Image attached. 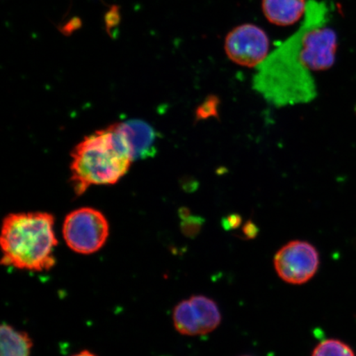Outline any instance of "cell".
Here are the masks:
<instances>
[{"mask_svg":"<svg viewBox=\"0 0 356 356\" xmlns=\"http://www.w3.org/2000/svg\"><path fill=\"white\" fill-rule=\"evenodd\" d=\"M72 356H97L96 355L90 353V351L88 350H83L81 353H79L78 354H75Z\"/></svg>","mask_w":356,"mask_h":356,"instance_id":"ac0fdd59","label":"cell"},{"mask_svg":"<svg viewBox=\"0 0 356 356\" xmlns=\"http://www.w3.org/2000/svg\"><path fill=\"white\" fill-rule=\"evenodd\" d=\"M120 20H121V15H120L119 7L111 6L105 15L106 28L109 34L111 33V30L117 28Z\"/></svg>","mask_w":356,"mask_h":356,"instance_id":"5bb4252c","label":"cell"},{"mask_svg":"<svg viewBox=\"0 0 356 356\" xmlns=\"http://www.w3.org/2000/svg\"><path fill=\"white\" fill-rule=\"evenodd\" d=\"M1 356H30L33 341L28 333L17 331L8 324L0 329Z\"/></svg>","mask_w":356,"mask_h":356,"instance_id":"30bf717a","label":"cell"},{"mask_svg":"<svg viewBox=\"0 0 356 356\" xmlns=\"http://www.w3.org/2000/svg\"><path fill=\"white\" fill-rule=\"evenodd\" d=\"M117 124L131 149L134 160L145 159L155 153L156 134L149 124L138 120Z\"/></svg>","mask_w":356,"mask_h":356,"instance_id":"ba28073f","label":"cell"},{"mask_svg":"<svg viewBox=\"0 0 356 356\" xmlns=\"http://www.w3.org/2000/svg\"><path fill=\"white\" fill-rule=\"evenodd\" d=\"M221 314L216 302L207 296H194L176 305L172 321L181 335H206L215 331L221 323Z\"/></svg>","mask_w":356,"mask_h":356,"instance_id":"8992f818","label":"cell"},{"mask_svg":"<svg viewBox=\"0 0 356 356\" xmlns=\"http://www.w3.org/2000/svg\"><path fill=\"white\" fill-rule=\"evenodd\" d=\"M133 161L117 124L92 134L73 150L70 168L74 193L80 195L92 186L117 184Z\"/></svg>","mask_w":356,"mask_h":356,"instance_id":"3957f363","label":"cell"},{"mask_svg":"<svg viewBox=\"0 0 356 356\" xmlns=\"http://www.w3.org/2000/svg\"><path fill=\"white\" fill-rule=\"evenodd\" d=\"M320 264L317 249L301 240L289 242L275 253L274 266L280 279L292 284L309 282L318 270Z\"/></svg>","mask_w":356,"mask_h":356,"instance_id":"5b68a950","label":"cell"},{"mask_svg":"<svg viewBox=\"0 0 356 356\" xmlns=\"http://www.w3.org/2000/svg\"><path fill=\"white\" fill-rule=\"evenodd\" d=\"M184 220L181 227L184 234L189 237L197 235L204 224V219L197 216H189L184 218Z\"/></svg>","mask_w":356,"mask_h":356,"instance_id":"4fadbf2b","label":"cell"},{"mask_svg":"<svg viewBox=\"0 0 356 356\" xmlns=\"http://www.w3.org/2000/svg\"><path fill=\"white\" fill-rule=\"evenodd\" d=\"M55 218L46 212L10 213L3 220L1 264L16 269L43 271L56 264Z\"/></svg>","mask_w":356,"mask_h":356,"instance_id":"7a4b0ae2","label":"cell"},{"mask_svg":"<svg viewBox=\"0 0 356 356\" xmlns=\"http://www.w3.org/2000/svg\"><path fill=\"white\" fill-rule=\"evenodd\" d=\"M270 42L265 31L254 24L236 26L226 35L225 51L231 61L257 68L269 56Z\"/></svg>","mask_w":356,"mask_h":356,"instance_id":"52a82bcc","label":"cell"},{"mask_svg":"<svg viewBox=\"0 0 356 356\" xmlns=\"http://www.w3.org/2000/svg\"><path fill=\"white\" fill-rule=\"evenodd\" d=\"M313 73L300 58L296 33L257 67L252 86L277 108L309 104L318 95Z\"/></svg>","mask_w":356,"mask_h":356,"instance_id":"6da1fadb","label":"cell"},{"mask_svg":"<svg viewBox=\"0 0 356 356\" xmlns=\"http://www.w3.org/2000/svg\"><path fill=\"white\" fill-rule=\"evenodd\" d=\"M63 236L71 250L83 255L92 254L106 243L109 222L96 209L80 208L65 217Z\"/></svg>","mask_w":356,"mask_h":356,"instance_id":"277c9868","label":"cell"},{"mask_svg":"<svg viewBox=\"0 0 356 356\" xmlns=\"http://www.w3.org/2000/svg\"><path fill=\"white\" fill-rule=\"evenodd\" d=\"M312 356H355L350 347L339 340H325L315 347Z\"/></svg>","mask_w":356,"mask_h":356,"instance_id":"8fae6325","label":"cell"},{"mask_svg":"<svg viewBox=\"0 0 356 356\" xmlns=\"http://www.w3.org/2000/svg\"><path fill=\"white\" fill-rule=\"evenodd\" d=\"M243 233L248 238H254L258 234L257 226L252 220H248L243 226Z\"/></svg>","mask_w":356,"mask_h":356,"instance_id":"2e32d148","label":"cell"},{"mask_svg":"<svg viewBox=\"0 0 356 356\" xmlns=\"http://www.w3.org/2000/svg\"><path fill=\"white\" fill-rule=\"evenodd\" d=\"M220 97L215 95H208L195 111V122L206 121L215 118L220 119Z\"/></svg>","mask_w":356,"mask_h":356,"instance_id":"7c38bea8","label":"cell"},{"mask_svg":"<svg viewBox=\"0 0 356 356\" xmlns=\"http://www.w3.org/2000/svg\"><path fill=\"white\" fill-rule=\"evenodd\" d=\"M242 217L238 213H231L222 220V225L225 230L235 229L242 224Z\"/></svg>","mask_w":356,"mask_h":356,"instance_id":"9a60e30c","label":"cell"},{"mask_svg":"<svg viewBox=\"0 0 356 356\" xmlns=\"http://www.w3.org/2000/svg\"><path fill=\"white\" fill-rule=\"evenodd\" d=\"M306 0H262V11L270 24L287 26L296 24L305 15Z\"/></svg>","mask_w":356,"mask_h":356,"instance_id":"9c48e42d","label":"cell"},{"mask_svg":"<svg viewBox=\"0 0 356 356\" xmlns=\"http://www.w3.org/2000/svg\"><path fill=\"white\" fill-rule=\"evenodd\" d=\"M81 26V21L79 19H74L68 22V24H65L64 26H62L60 31L62 33L65 35H69L72 33L74 31L78 29Z\"/></svg>","mask_w":356,"mask_h":356,"instance_id":"e0dca14e","label":"cell"}]
</instances>
